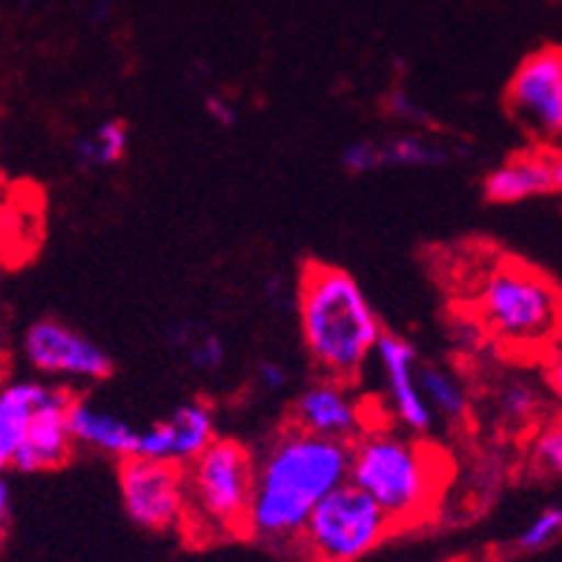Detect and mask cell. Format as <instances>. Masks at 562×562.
I'll use <instances>...</instances> for the list:
<instances>
[{"label": "cell", "mask_w": 562, "mask_h": 562, "mask_svg": "<svg viewBox=\"0 0 562 562\" xmlns=\"http://www.w3.org/2000/svg\"><path fill=\"white\" fill-rule=\"evenodd\" d=\"M350 445L313 437L293 422L252 457L247 533L267 546H296L304 522L322 499L348 482Z\"/></svg>", "instance_id": "1"}, {"label": "cell", "mask_w": 562, "mask_h": 562, "mask_svg": "<svg viewBox=\"0 0 562 562\" xmlns=\"http://www.w3.org/2000/svg\"><path fill=\"white\" fill-rule=\"evenodd\" d=\"M304 353L322 379L350 385L376 350L379 325L362 284L341 267L307 261L296 293Z\"/></svg>", "instance_id": "2"}, {"label": "cell", "mask_w": 562, "mask_h": 562, "mask_svg": "<svg viewBox=\"0 0 562 562\" xmlns=\"http://www.w3.org/2000/svg\"><path fill=\"white\" fill-rule=\"evenodd\" d=\"M348 482L385 510L393 526H411L442 488V457L391 425H368L350 445Z\"/></svg>", "instance_id": "3"}, {"label": "cell", "mask_w": 562, "mask_h": 562, "mask_svg": "<svg viewBox=\"0 0 562 562\" xmlns=\"http://www.w3.org/2000/svg\"><path fill=\"white\" fill-rule=\"evenodd\" d=\"M476 313L480 325L508 348H546L560 327V288L540 270L503 261L482 279Z\"/></svg>", "instance_id": "4"}, {"label": "cell", "mask_w": 562, "mask_h": 562, "mask_svg": "<svg viewBox=\"0 0 562 562\" xmlns=\"http://www.w3.org/2000/svg\"><path fill=\"white\" fill-rule=\"evenodd\" d=\"M184 526L204 537L247 533L252 494V453L236 439H213L184 465Z\"/></svg>", "instance_id": "5"}, {"label": "cell", "mask_w": 562, "mask_h": 562, "mask_svg": "<svg viewBox=\"0 0 562 562\" xmlns=\"http://www.w3.org/2000/svg\"><path fill=\"white\" fill-rule=\"evenodd\" d=\"M393 522L368 494L341 482L311 510L296 548L311 562H356L393 533Z\"/></svg>", "instance_id": "6"}, {"label": "cell", "mask_w": 562, "mask_h": 562, "mask_svg": "<svg viewBox=\"0 0 562 562\" xmlns=\"http://www.w3.org/2000/svg\"><path fill=\"white\" fill-rule=\"evenodd\" d=\"M510 119L528 138L554 144L562 133V53L542 46L517 67L505 89Z\"/></svg>", "instance_id": "7"}, {"label": "cell", "mask_w": 562, "mask_h": 562, "mask_svg": "<svg viewBox=\"0 0 562 562\" xmlns=\"http://www.w3.org/2000/svg\"><path fill=\"white\" fill-rule=\"evenodd\" d=\"M119 488L124 514L147 531H172L184 526L187 485L184 465L156 459H121Z\"/></svg>", "instance_id": "8"}, {"label": "cell", "mask_w": 562, "mask_h": 562, "mask_svg": "<svg viewBox=\"0 0 562 562\" xmlns=\"http://www.w3.org/2000/svg\"><path fill=\"white\" fill-rule=\"evenodd\" d=\"M23 359L37 373L67 382H104L115 362L98 341L60 318H37L21 339Z\"/></svg>", "instance_id": "9"}, {"label": "cell", "mask_w": 562, "mask_h": 562, "mask_svg": "<svg viewBox=\"0 0 562 562\" xmlns=\"http://www.w3.org/2000/svg\"><path fill=\"white\" fill-rule=\"evenodd\" d=\"M293 425L313 437L350 445L368 428V405L345 382L316 379L293 402Z\"/></svg>", "instance_id": "10"}, {"label": "cell", "mask_w": 562, "mask_h": 562, "mask_svg": "<svg viewBox=\"0 0 562 562\" xmlns=\"http://www.w3.org/2000/svg\"><path fill=\"white\" fill-rule=\"evenodd\" d=\"M215 439V414L207 402H184L167 419L153 422L147 430H138L135 457L187 465L193 462Z\"/></svg>", "instance_id": "11"}, {"label": "cell", "mask_w": 562, "mask_h": 562, "mask_svg": "<svg viewBox=\"0 0 562 562\" xmlns=\"http://www.w3.org/2000/svg\"><path fill=\"white\" fill-rule=\"evenodd\" d=\"M72 393L67 387L53 385L37 411L32 414L30 430L23 437L21 448L12 457V465L21 474H44L55 471L72 457V434H69V405H72Z\"/></svg>", "instance_id": "12"}, {"label": "cell", "mask_w": 562, "mask_h": 562, "mask_svg": "<svg viewBox=\"0 0 562 562\" xmlns=\"http://www.w3.org/2000/svg\"><path fill=\"white\" fill-rule=\"evenodd\" d=\"M376 359L385 373L387 396H391L393 416L400 419L407 434H428L434 428V414L422 400L416 385V368H419V350L396 334H382L376 341Z\"/></svg>", "instance_id": "13"}, {"label": "cell", "mask_w": 562, "mask_h": 562, "mask_svg": "<svg viewBox=\"0 0 562 562\" xmlns=\"http://www.w3.org/2000/svg\"><path fill=\"white\" fill-rule=\"evenodd\" d=\"M562 161L551 147L531 149L508 158L485 176L482 193L491 204H519V201L540 199L560 193Z\"/></svg>", "instance_id": "14"}, {"label": "cell", "mask_w": 562, "mask_h": 562, "mask_svg": "<svg viewBox=\"0 0 562 562\" xmlns=\"http://www.w3.org/2000/svg\"><path fill=\"white\" fill-rule=\"evenodd\" d=\"M448 161L439 144L422 138V135H393L385 140H353L341 149V167L350 176H364V172L391 170V167H402V170H434Z\"/></svg>", "instance_id": "15"}, {"label": "cell", "mask_w": 562, "mask_h": 562, "mask_svg": "<svg viewBox=\"0 0 562 562\" xmlns=\"http://www.w3.org/2000/svg\"><path fill=\"white\" fill-rule=\"evenodd\" d=\"M69 434L72 442L87 445L92 451L115 459H130L138 451V430L106 407L89 400H72L69 405Z\"/></svg>", "instance_id": "16"}, {"label": "cell", "mask_w": 562, "mask_h": 562, "mask_svg": "<svg viewBox=\"0 0 562 562\" xmlns=\"http://www.w3.org/2000/svg\"><path fill=\"white\" fill-rule=\"evenodd\" d=\"M53 385L44 382H7L0 385V474L12 465V457L21 448L32 414L49 396Z\"/></svg>", "instance_id": "17"}, {"label": "cell", "mask_w": 562, "mask_h": 562, "mask_svg": "<svg viewBox=\"0 0 562 562\" xmlns=\"http://www.w3.org/2000/svg\"><path fill=\"white\" fill-rule=\"evenodd\" d=\"M167 345L172 353H178L187 362V368L207 376V373H218L227 362V341L215 327L204 325V322H176L167 327Z\"/></svg>", "instance_id": "18"}, {"label": "cell", "mask_w": 562, "mask_h": 562, "mask_svg": "<svg viewBox=\"0 0 562 562\" xmlns=\"http://www.w3.org/2000/svg\"><path fill=\"white\" fill-rule=\"evenodd\" d=\"M126 149H130V126L121 119H106L92 133L75 140L72 153L81 170H104L124 161Z\"/></svg>", "instance_id": "19"}, {"label": "cell", "mask_w": 562, "mask_h": 562, "mask_svg": "<svg viewBox=\"0 0 562 562\" xmlns=\"http://www.w3.org/2000/svg\"><path fill=\"white\" fill-rule=\"evenodd\" d=\"M416 385H419L422 400L430 407L434 416L459 422L468 414V391L465 385L453 376L451 370L437 368V364H422L416 368Z\"/></svg>", "instance_id": "20"}, {"label": "cell", "mask_w": 562, "mask_h": 562, "mask_svg": "<svg viewBox=\"0 0 562 562\" xmlns=\"http://www.w3.org/2000/svg\"><path fill=\"white\" fill-rule=\"evenodd\" d=\"M542 400L540 391L533 385H528L526 379H508L499 393H496V407H499V416H503L508 425H526L537 416Z\"/></svg>", "instance_id": "21"}, {"label": "cell", "mask_w": 562, "mask_h": 562, "mask_svg": "<svg viewBox=\"0 0 562 562\" xmlns=\"http://www.w3.org/2000/svg\"><path fill=\"white\" fill-rule=\"evenodd\" d=\"M562 528V508L560 505H551V508L540 510L537 517L522 528V533L517 537V546L522 551H540V548L551 546V542L560 537Z\"/></svg>", "instance_id": "22"}, {"label": "cell", "mask_w": 562, "mask_h": 562, "mask_svg": "<svg viewBox=\"0 0 562 562\" xmlns=\"http://www.w3.org/2000/svg\"><path fill=\"white\" fill-rule=\"evenodd\" d=\"M533 459L537 465L548 474H560L562 471V428L560 422L557 425H548L540 430V437L533 442Z\"/></svg>", "instance_id": "23"}, {"label": "cell", "mask_w": 562, "mask_h": 562, "mask_svg": "<svg viewBox=\"0 0 562 562\" xmlns=\"http://www.w3.org/2000/svg\"><path fill=\"white\" fill-rule=\"evenodd\" d=\"M256 382L267 393H281L290 382V370L281 362H276V359H259V364H256Z\"/></svg>", "instance_id": "24"}, {"label": "cell", "mask_w": 562, "mask_h": 562, "mask_svg": "<svg viewBox=\"0 0 562 562\" xmlns=\"http://www.w3.org/2000/svg\"><path fill=\"white\" fill-rule=\"evenodd\" d=\"M204 112L213 119V124L224 126V130H229V126L238 121L236 106L229 104L227 98L215 95V92H207V95H204Z\"/></svg>", "instance_id": "25"}, {"label": "cell", "mask_w": 562, "mask_h": 562, "mask_svg": "<svg viewBox=\"0 0 562 562\" xmlns=\"http://www.w3.org/2000/svg\"><path fill=\"white\" fill-rule=\"evenodd\" d=\"M391 110H393V115H400V119H411V121L422 119V112L411 104V98H407L405 92H393Z\"/></svg>", "instance_id": "26"}, {"label": "cell", "mask_w": 562, "mask_h": 562, "mask_svg": "<svg viewBox=\"0 0 562 562\" xmlns=\"http://www.w3.org/2000/svg\"><path fill=\"white\" fill-rule=\"evenodd\" d=\"M9 508H12V488H9V482L0 474V526L9 517Z\"/></svg>", "instance_id": "27"}, {"label": "cell", "mask_w": 562, "mask_h": 562, "mask_svg": "<svg viewBox=\"0 0 562 562\" xmlns=\"http://www.w3.org/2000/svg\"><path fill=\"white\" fill-rule=\"evenodd\" d=\"M15 3H18V7H23V9H30L35 0H15Z\"/></svg>", "instance_id": "28"}, {"label": "cell", "mask_w": 562, "mask_h": 562, "mask_svg": "<svg viewBox=\"0 0 562 562\" xmlns=\"http://www.w3.org/2000/svg\"><path fill=\"white\" fill-rule=\"evenodd\" d=\"M3 540H7V531H3V526H0V548H3Z\"/></svg>", "instance_id": "29"}]
</instances>
